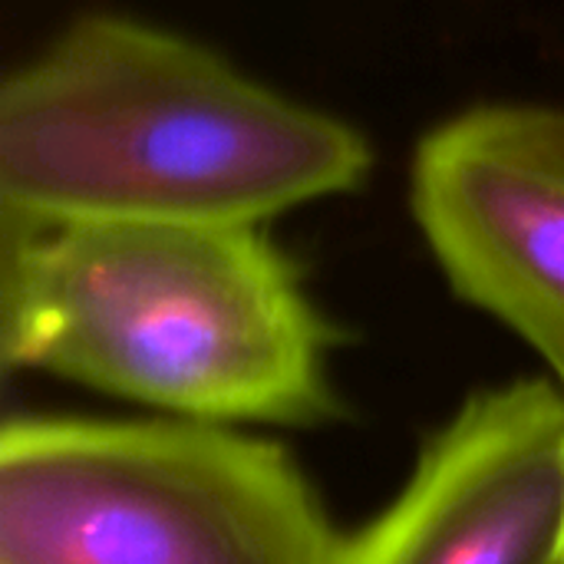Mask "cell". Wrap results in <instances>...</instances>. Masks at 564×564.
I'll use <instances>...</instances> for the list:
<instances>
[{
  "mask_svg": "<svg viewBox=\"0 0 564 564\" xmlns=\"http://www.w3.org/2000/svg\"><path fill=\"white\" fill-rule=\"evenodd\" d=\"M337 564H564V393L516 380L469 397L403 492L344 535Z\"/></svg>",
  "mask_w": 564,
  "mask_h": 564,
  "instance_id": "cell-5",
  "label": "cell"
},
{
  "mask_svg": "<svg viewBox=\"0 0 564 564\" xmlns=\"http://www.w3.org/2000/svg\"><path fill=\"white\" fill-rule=\"evenodd\" d=\"M321 496L274 443L202 420L17 416L0 564H337Z\"/></svg>",
  "mask_w": 564,
  "mask_h": 564,
  "instance_id": "cell-3",
  "label": "cell"
},
{
  "mask_svg": "<svg viewBox=\"0 0 564 564\" xmlns=\"http://www.w3.org/2000/svg\"><path fill=\"white\" fill-rule=\"evenodd\" d=\"M413 215L453 291L516 330L564 393V112L479 106L413 159Z\"/></svg>",
  "mask_w": 564,
  "mask_h": 564,
  "instance_id": "cell-4",
  "label": "cell"
},
{
  "mask_svg": "<svg viewBox=\"0 0 564 564\" xmlns=\"http://www.w3.org/2000/svg\"><path fill=\"white\" fill-rule=\"evenodd\" d=\"M367 139L178 33L86 17L0 89V212L264 225L350 192Z\"/></svg>",
  "mask_w": 564,
  "mask_h": 564,
  "instance_id": "cell-2",
  "label": "cell"
},
{
  "mask_svg": "<svg viewBox=\"0 0 564 564\" xmlns=\"http://www.w3.org/2000/svg\"><path fill=\"white\" fill-rule=\"evenodd\" d=\"M334 340L264 225L0 218L10 370L178 420L314 426L337 413Z\"/></svg>",
  "mask_w": 564,
  "mask_h": 564,
  "instance_id": "cell-1",
  "label": "cell"
}]
</instances>
